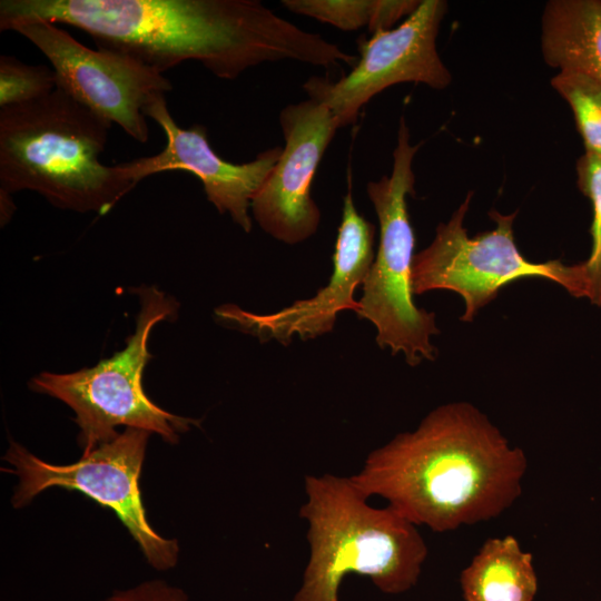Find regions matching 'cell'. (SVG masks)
I'll list each match as a JSON object with an SVG mask.
<instances>
[{"instance_id":"30bf717a","label":"cell","mask_w":601,"mask_h":601,"mask_svg":"<svg viewBox=\"0 0 601 601\" xmlns=\"http://www.w3.org/2000/svg\"><path fill=\"white\" fill-rule=\"evenodd\" d=\"M446 1L423 0L397 28L358 40L359 58L351 72L336 81L314 76L303 88L309 99L327 106L339 128L355 124L361 109L384 89L402 83L446 88L452 76L442 62L436 37Z\"/></svg>"},{"instance_id":"2e32d148","label":"cell","mask_w":601,"mask_h":601,"mask_svg":"<svg viewBox=\"0 0 601 601\" xmlns=\"http://www.w3.org/2000/svg\"><path fill=\"white\" fill-rule=\"evenodd\" d=\"M418 0H283L289 11L329 23L344 31L367 27L372 33L390 30L404 16H411Z\"/></svg>"},{"instance_id":"ba28073f","label":"cell","mask_w":601,"mask_h":601,"mask_svg":"<svg viewBox=\"0 0 601 601\" xmlns=\"http://www.w3.org/2000/svg\"><path fill=\"white\" fill-rule=\"evenodd\" d=\"M149 434L126 427L112 441L67 465L45 462L11 442L3 459L12 465L4 471L19 477L12 495L13 508L26 506L47 489L78 491L115 512L154 569H173L178 560V543L151 528L141 500L139 479Z\"/></svg>"},{"instance_id":"ffe728a7","label":"cell","mask_w":601,"mask_h":601,"mask_svg":"<svg viewBox=\"0 0 601 601\" xmlns=\"http://www.w3.org/2000/svg\"><path fill=\"white\" fill-rule=\"evenodd\" d=\"M102 601H188V597L177 587L161 580H150L127 590L115 591Z\"/></svg>"},{"instance_id":"5b68a950","label":"cell","mask_w":601,"mask_h":601,"mask_svg":"<svg viewBox=\"0 0 601 601\" xmlns=\"http://www.w3.org/2000/svg\"><path fill=\"white\" fill-rule=\"evenodd\" d=\"M140 311L134 334L124 349L96 366L67 374L43 372L30 381L32 391L56 397L72 408L82 455L118 436L125 425L157 433L176 444L179 434L199 426L200 420L171 414L155 404L142 387V373L150 354L152 327L177 312L175 300L156 287L137 290Z\"/></svg>"},{"instance_id":"e0dca14e","label":"cell","mask_w":601,"mask_h":601,"mask_svg":"<svg viewBox=\"0 0 601 601\" xmlns=\"http://www.w3.org/2000/svg\"><path fill=\"white\" fill-rule=\"evenodd\" d=\"M551 86L571 107L585 151L601 156V85L583 72L564 69Z\"/></svg>"},{"instance_id":"7c38bea8","label":"cell","mask_w":601,"mask_h":601,"mask_svg":"<svg viewBox=\"0 0 601 601\" xmlns=\"http://www.w3.org/2000/svg\"><path fill=\"white\" fill-rule=\"evenodd\" d=\"M348 180L333 256V273L327 285L315 296L270 314H255L235 305L220 306L216 314L221 321L262 342L275 339L287 345L294 335L306 341L329 333L339 312H358L359 304L354 293L363 284L374 260L375 226L356 210L351 174Z\"/></svg>"},{"instance_id":"ac0fdd59","label":"cell","mask_w":601,"mask_h":601,"mask_svg":"<svg viewBox=\"0 0 601 601\" xmlns=\"http://www.w3.org/2000/svg\"><path fill=\"white\" fill-rule=\"evenodd\" d=\"M577 185L592 205L591 253L582 262L587 280V298L601 307V156L584 152L577 161Z\"/></svg>"},{"instance_id":"3957f363","label":"cell","mask_w":601,"mask_h":601,"mask_svg":"<svg viewBox=\"0 0 601 601\" xmlns=\"http://www.w3.org/2000/svg\"><path fill=\"white\" fill-rule=\"evenodd\" d=\"M112 124L56 88L0 108V190H32L61 209L105 215L137 184L129 162L99 160Z\"/></svg>"},{"instance_id":"8992f818","label":"cell","mask_w":601,"mask_h":601,"mask_svg":"<svg viewBox=\"0 0 601 601\" xmlns=\"http://www.w3.org/2000/svg\"><path fill=\"white\" fill-rule=\"evenodd\" d=\"M420 145H411L410 130L401 118L392 174L367 184L381 236L377 254L363 282L356 313L375 325L380 347H388L393 355L403 353L412 366L424 358H436L431 336L440 333L435 314L418 308L413 302L415 236L406 197L415 194L412 162Z\"/></svg>"},{"instance_id":"277c9868","label":"cell","mask_w":601,"mask_h":601,"mask_svg":"<svg viewBox=\"0 0 601 601\" xmlns=\"http://www.w3.org/2000/svg\"><path fill=\"white\" fill-rule=\"evenodd\" d=\"M309 556L293 601H338L347 574L368 578L383 593L401 594L416 585L427 545L417 525L391 505L374 508L349 477H305Z\"/></svg>"},{"instance_id":"9a60e30c","label":"cell","mask_w":601,"mask_h":601,"mask_svg":"<svg viewBox=\"0 0 601 601\" xmlns=\"http://www.w3.org/2000/svg\"><path fill=\"white\" fill-rule=\"evenodd\" d=\"M465 601H534L533 558L512 536L486 540L460 575Z\"/></svg>"},{"instance_id":"44dd1931","label":"cell","mask_w":601,"mask_h":601,"mask_svg":"<svg viewBox=\"0 0 601 601\" xmlns=\"http://www.w3.org/2000/svg\"><path fill=\"white\" fill-rule=\"evenodd\" d=\"M1 200V224H6L14 211V205L11 200V194L0 190Z\"/></svg>"},{"instance_id":"8fae6325","label":"cell","mask_w":601,"mask_h":601,"mask_svg":"<svg viewBox=\"0 0 601 601\" xmlns=\"http://www.w3.org/2000/svg\"><path fill=\"white\" fill-rule=\"evenodd\" d=\"M279 124L285 146L250 209L264 231L294 245L318 228L321 213L311 196L312 181L339 127L331 109L313 99L287 105Z\"/></svg>"},{"instance_id":"d6986e66","label":"cell","mask_w":601,"mask_h":601,"mask_svg":"<svg viewBox=\"0 0 601 601\" xmlns=\"http://www.w3.org/2000/svg\"><path fill=\"white\" fill-rule=\"evenodd\" d=\"M56 87L55 72L47 66L28 65L8 55L0 57V108L39 99Z\"/></svg>"},{"instance_id":"52a82bcc","label":"cell","mask_w":601,"mask_h":601,"mask_svg":"<svg viewBox=\"0 0 601 601\" xmlns=\"http://www.w3.org/2000/svg\"><path fill=\"white\" fill-rule=\"evenodd\" d=\"M472 196L473 191L467 193L450 220L437 226L433 242L414 255V294L435 289L457 293L465 303L463 322L473 321L503 286L523 277H543L561 285L574 297L587 298L588 280L582 263H533L520 253L513 234L516 211L510 215L489 211L495 223L494 229L469 237L464 218Z\"/></svg>"},{"instance_id":"7a4b0ae2","label":"cell","mask_w":601,"mask_h":601,"mask_svg":"<svg viewBox=\"0 0 601 601\" xmlns=\"http://www.w3.org/2000/svg\"><path fill=\"white\" fill-rule=\"evenodd\" d=\"M526 469L525 453L484 413L453 402L372 451L349 479L367 499L443 533L501 515L521 495Z\"/></svg>"},{"instance_id":"6da1fadb","label":"cell","mask_w":601,"mask_h":601,"mask_svg":"<svg viewBox=\"0 0 601 601\" xmlns=\"http://www.w3.org/2000/svg\"><path fill=\"white\" fill-rule=\"evenodd\" d=\"M38 17L88 33L164 73L187 61L235 79L267 61L354 67L357 57L304 31L256 0H1L0 30Z\"/></svg>"},{"instance_id":"9c48e42d","label":"cell","mask_w":601,"mask_h":601,"mask_svg":"<svg viewBox=\"0 0 601 601\" xmlns=\"http://www.w3.org/2000/svg\"><path fill=\"white\" fill-rule=\"evenodd\" d=\"M49 60L57 87L93 114L117 124L138 142H147L145 107L173 89L160 71L136 58L108 49H91L57 23L30 17L12 22Z\"/></svg>"},{"instance_id":"5bb4252c","label":"cell","mask_w":601,"mask_h":601,"mask_svg":"<svg viewBox=\"0 0 601 601\" xmlns=\"http://www.w3.org/2000/svg\"><path fill=\"white\" fill-rule=\"evenodd\" d=\"M541 51L552 68L601 85V0H551L542 13Z\"/></svg>"},{"instance_id":"4fadbf2b","label":"cell","mask_w":601,"mask_h":601,"mask_svg":"<svg viewBox=\"0 0 601 601\" xmlns=\"http://www.w3.org/2000/svg\"><path fill=\"white\" fill-rule=\"evenodd\" d=\"M144 115L162 129L166 145L157 155L129 161L135 183L162 171H189L203 183L208 201L249 233L252 200L277 164L283 147L262 151L245 164H231L213 150L204 126L194 125L185 129L176 124L168 110L166 96L150 101Z\"/></svg>"}]
</instances>
